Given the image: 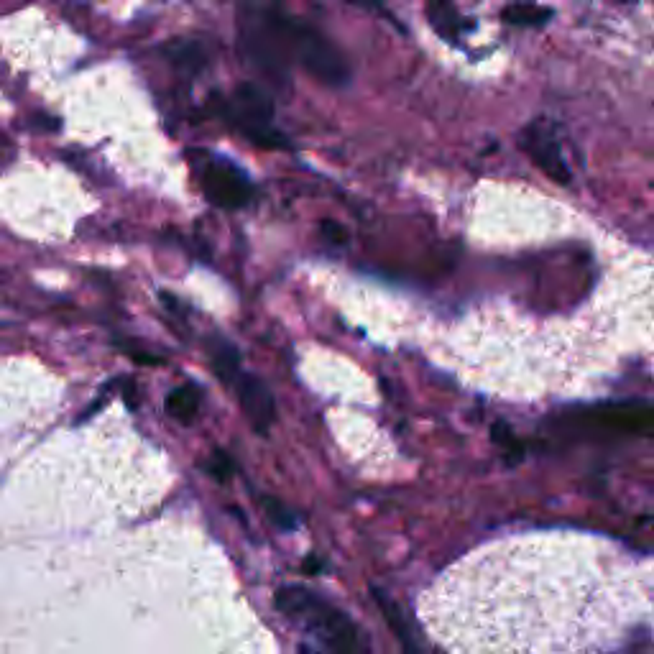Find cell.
<instances>
[{
  "label": "cell",
  "mask_w": 654,
  "mask_h": 654,
  "mask_svg": "<svg viewBox=\"0 0 654 654\" xmlns=\"http://www.w3.org/2000/svg\"><path fill=\"white\" fill-rule=\"evenodd\" d=\"M274 601L276 609L317 634L335 654H368V644L356 624L317 593L299 586H284L279 588Z\"/></svg>",
  "instance_id": "cell-1"
},
{
  "label": "cell",
  "mask_w": 654,
  "mask_h": 654,
  "mask_svg": "<svg viewBox=\"0 0 654 654\" xmlns=\"http://www.w3.org/2000/svg\"><path fill=\"white\" fill-rule=\"evenodd\" d=\"M279 23H282L284 44H287L292 62L302 64L312 77L330 87H340L350 80L348 62L325 36L317 34L307 23L287 18L284 13L279 16Z\"/></svg>",
  "instance_id": "cell-2"
},
{
  "label": "cell",
  "mask_w": 654,
  "mask_h": 654,
  "mask_svg": "<svg viewBox=\"0 0 654 654\" xmlns=\"http://www.w3.org/2000/svg\"><path fill=\"white\" fill-rule=\"evenodd\" d=\"M279 16H282L279 11L243 13L241 44L248 62L256 64L271 82L284 85L289 77L292 59H289L287 44H284Z\"/></svg>",
  "instance_id": "cell-3"
},
{
  "label": "cell",
  "mask_w": 654,
  "mask_h": 654,
  "mask_svg": "<svg viewBox=\"0 0 654 654\" xmlns=\"http://www.w3.org/2000/svg\"><path fill=\"white\" fill-rule=\"evenodd\" d=\"M225 121L236 128L241 136H246L251 144L261 149H287V138L274 128V103L269 92L259 85L243 82L236 87L233 98L225 100L223 110Z\"/></svg>",
  "instance_id": "cell-4"
},
{
  "label": "cell",
  "mask_w": 654,
  "mask_h": 654,
  "mask_svg": "<svg viewBox=\"0 0 654 654\" xmlns=\"http://www.w3.org/2000/svg\"><path fill=\"white\" fill-rule=\"evenodd\" d=\"M192 169L197 172L202 192L213 205L223 210H241L251 202V179L230 159L215 156L210 151H192Z\"/></svg>",
  "instance_id": "cell-5"
},
{
  "label": "cell",
  "mask_w": 654,
  "mask_h": 654,
  "mask_svg": "<svg viewBox=\"0 0 654 654\" xmlns=\"http://www.w3.org/2000/svg\"><path fill=\"white\" fill-rule=\"evenodd\" d=\"M519 146L524 154L534 161V167L542 169L550 179L560 184L570 182V167L565 164V156L560 144H557L555 133L545 126V123H534L519 138Z\"/></svg>",
  "instance_id": "cell-6"
},
{
  "label": "cell",
  "mask_w": 654,
  "mask_h": 654,
  "mask_svg": "<svg viewBox=\"0 0 654 654\" xmlns=\"http://www.w3.org/2000/svg\"><path fill=\"white\" fill-rule=\"evenodd\" d=\"M236 391H238V402H241L243 414L248 417L251 427L261 435L271 430L276 419V404L274 394L269 391V386L259 379V376H251V373H241L236 379Z\"/></svg>",
  "instance_id": "cell-7"
},
{
  "label": "cell",
  "mask_w": 654,
  "mask_h": 654,
  "mask_svg": "<svg viewBox=\"0 0 654 654\" xmlns=\"http://www.w3.org/2000/svg\"><path fill=\"white\" fill-rule=\"evenodd\" d=\"M591 419L611 430L654 437V407L649 404H609L591 412Z\"/></svg>",
  "instance_id": "cell-8"
},
{
  "label": "cell",
  "mask_w": 654,
  "mask_h": 654,
  "mask_svg": "<svg viewBox=\"0 0 654 654\" xmlns=\"http://www.w3.org/2000/svg\"><path fill=\"white\" fill-rule=\"evenodd\" d=\"M200 399L202 396L197 386H177V389L169 391L167 396V412L172 414L177 422H182V425H190V422H195L197 414H200Z\"/></svg>",
  "instance_id": "cell-9"
},
{
  "label": "cell",
  "mask_w": 654,
  "mask_h": 654,
  "mask_svg": "<svg viewBox=\"0 0 654 654\" xmlns=\"http://www.w3.org/2000/svg\"><path fill=\"white\" fill-rule=\"evenodd\" d=\"M161 54H164L172 64H177L179 69H184V72H192V75H195L197 69H202V64L207 62L202 44H197V41H190V39L172 41V44L164 46V52Z\"/></svg>",
  "instance_id": "cell-10"
},
{
  "label": "cell",
  "mask_w": 654,
  "mask_h": 654,
  "mask_svg": "<svg viewBox=\"0 0 654 654\" xmlns=\"http://www.w3.org/2000/svg\"><path fill=\"white\" fill-rule=\"evenodd\" d=\"M373 598H376V603H379L381 611H384L386 621H389L391 629H394L396 639L402 642L404 652H407V654H419L417 644H414V639H412V632H409L407 619H404V614H402V611H399V606H396L394 601H389L384 591H373Z\"/></svg>",
  "instance_id": "cell-11"
},
{
  "label": "cell",
  "mask_w": 654,
  "mask_h": 654,
  "mask_svg": "<svg viewBox=\"0 0 654 654\" xmlns=\"http://www.w3.org/2000/svg\"><path fill=\"white\" fill-rule=\"evenodd\" d=\"M213 368L220 376V381H225V384H236V379L241 376L238 350L230 343H225V340H218V343L213 345Z\"/></svg>",
  "instance_id": "cell-12"
},
{
  "label": "cell",
  "mask_w": 654,
  "mask_h": 654,
  "mask_svg": "<svg viewBox=\"0 0 654 654\" xmlns=\"http://www.w3.org/2000/svg\"><path fill=\"white\" fill-rule=\"evenodd\" d=\"M427 16H430L432 26L437 29V34H442L445 39H455L460 34V18L455 16L453 8L448 3H442V0H430L427 3Z\"/></svg>",
  "instance_id": "cell-13"
},
{
  "label": "cell",
  "mask_w": 654,
  "mask_h": 654,
  "mask_svg": "<svg viewBox=\"0 0 654 654\" xmlns=\"http://www.w3.org/2000/svg\"><path fill=\"white\" fill-rule=\"evenodd\" d=\"M552 11L550 8L540 6H529V3H522V6H511L509 11H504V18L514 26H542L545 21H550Z\"/></svg>",
  "instance_id": "cell-14"
},
{
  "label": "cell",
  "mask_w": 654,
  "mask_h": 654,
  "mask_svg": "<svg viewBox=\"0 0 654 654\" xmlns=\"http://www.w3.org/2000/svg\"><path fill=\"white\" fill-rule=\"evenodd\" d=\"M264 506H266V514H269V519L276 524V527L292 529L294 524H297V517H294V514L287 509V506L279 504V501L264 499Z\"/></svg>",
  "instance_id": "cell-15"
},
{
  "label": "cell",
  "mask_w": 654,
  "mask_h": 654,
  "mask_svg": "<svg viewBox=\"0 0 654 654\" xmlns=\"http://www.w3.org/2000/svg\"><path fill=\"white\" fill-rule=\"evenodd\" d=\"M207 473L218 478V481H228L233 476V463H230V458L225 453H215L213 460L207 463Z\"/></svg>",
  "instance_id": "cell-16"
},
{
  "label": "cell",
  "mask_w": 654,
  "mask_h": 654,
  "mask_svg": "<svg viewBox=\"0 0 654 654\" xmlns=\"http://www.w3.org/2000/svg\"><path fill=\"white\" fill-rule=\"evenodd\" d=\"M320 230H322V233H325V236L330 238V241H333V243H343V241H345V230L340 228V225L330 223V220H325V223L320 225Z\"/></svg>",
  "instance_id": "cell-17"
},
{
  "label": "cell",
  "mask_w": 654,
  "mask_h": 654,
  "mask_svg": "<svg viewBox=\"0 0 654 654\" xmlns=\"http://www.w3.org/2000/svg\"><path fill=\"white\" fill-rule=\"evenodd\" d=\"M128 356L133 358L136 363H146V366H156V363H161V358L151 356V353H144V350H133V348H126Z\"/></svg>",
  "instance_id": "cell-18"
}]
</instances>
